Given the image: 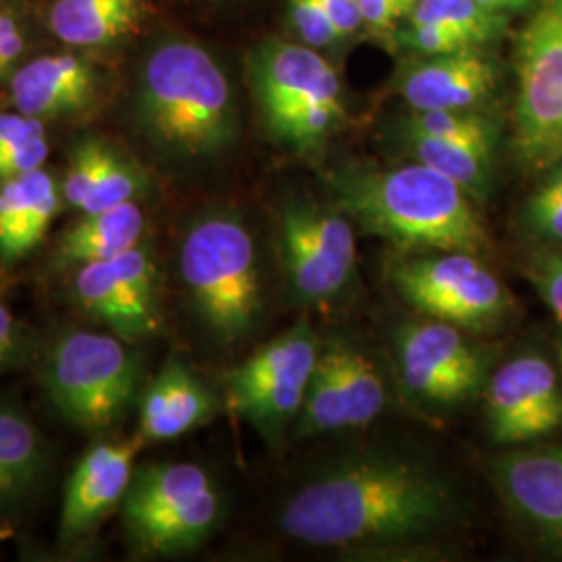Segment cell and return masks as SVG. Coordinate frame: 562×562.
Masks as SVG:
<instances>
[{
    "label": "cell",
    "instance_id": "21",
    "mask_svg": "<svg viewBox=\"0 0 562 562\" xmlns=\"http://www.w3.org/2000/svg\"><path fill=\"white\" fill-rule=\"evenodd\" d=\"M59 211L55 180L42 171H30L0 186V261L18 262L46 236Z\"/></svg>",
    "mask_w": 562,
    "mask_h": 562
},
{
    "label": "cell",
    "instance_id": "12",
    "mask_svg": "<svg viewBox=\"0 0 562 562\" xmlns=\"http://www.w3.org/2000/svg\"><path fill=\"white\" fill-rule=\"evenodd\" d=\"M387 406V392L378 367L352 341H322L294 436L359 429L375 422Z\"/></svg>",
    "mask_w": 562,
    "mask_h": 562
},
{
    "label": "cell",
    "instance_id": "16",
    "mask_svg": "<svg viewBox=\"0 0 562 562\" xmlns=\"http://www.w3.org/2000/svg\"><path fill=\"white\" fill-rule=\"evenodd\" d=\"M144 448L140 438L97 442L76 464L60 508L59 538L80 542L121 508L134 477V459Z\"/></svg>",
    "mask_w": 562,
    "mask_h": 562
},
{
    "label": "cell",
    "instance_id": "35",
    "mask_svg": "<svg viewBox=\"0 0 562 562\" xmlns=\"http://www.w3.org/2000/svg\"><path fill=\"white\" fill-rule=\"evenodd\" d=\"M30 338L11 311L0 302V371L20 364L27 352Z\"/></svg>",
    "mask_w": 562,
    "mask_h": 562
},
{
    "label": "cell",
    "instance_id": "8",
    "mask_svg": "<svg viewBox=\"0 0 562 562\" xmlns=\"http://www.w3.org/2000/svg\"><path fill=\"white\" fill-rule=\"evenodd\" d=\"M396 294L423 317L452 323L469 334L501 327L515 301L477 255L429 252L392 265Z\"/></svg>",
    "mask_w": 562,
    "mask_h": 562
},
{
    "label": "cell",
    "instance_id": "1",
    "mask_svg": "<svg viewBox=\"0 0 562 562\" xmlns=\"http://www.w3.org/2000/svg\"><path fill=\"white\" fill-rule=\"evenodd\" d=\"M459 515L457 490L429 462L367 452L302 483L278 521L288 538L306 546L375 552L422 546Z\"/></svg>",
    "mask_w": 562,
    "mask_h": 562
},
{
    "label": "cell",
    "instance_id": "34",
    "mask_svg": "<svg viewBox=\"0 0 562 562\" xmlns=\"http://www.w3.org/2000/svg\"><path fill=\"white\" fill-rule=\"evenodd\" d=\"M46 157H48L46 136H36L32 140L23 142L18 148L0 157V180H9V178L42 169Z\"/></svg>",
    "mask_w": 562,
    "mask_h": 562
},
{
    "label": "cell",
    "instance_id": "11",
    "mask_svg": "<svg viewBox=\"0 0 562 562\" xmlns=\"http://www.w3.org/2000/svg\"><path fill=\"white\" fill-rule=\"evenodd\" d=\"M278 241L294 301L323 306L340 299L357 271V234L340 209L285 202L278 220Z\"/></svg>",
    "mask_w": 562,
    "mask_h": 562
},
{
    "label": "cell",
    "instance_id": "23",
    "mask_svg": "<svg viewBox=\"0 0 562 562\" xmlns=\"http://www.w3.org/2000/svg\"><path fill=\"white\" fill-rule=\"evenodd\" d=\"M46 448L23 413L0 404V513L23 503L41 483Z\"/></svg>",
    "mask_w": 562,
    "mask_h": 562
},
{
    "label": "cell",
    "instance_id": "40",
    "mask_svg": "<svg viewBox=\"0 0 562 562\" xmlns=\"http://www.w3.org/2000/svg\"><path fill=\"white\" fill-rule=\"evenodd\" d=\"M387 2H396V4L404 7V9L408 11V18H411V13L415 11V7H417V2H419V0H387Z\"/></svg>",
    "mask_w": 562,
    "mask_h": 562
},
{
    "label": "cell",
    "instance_id": "13",
    "mask_svg": "<svg viewBox=\"0 0 562 562\" xmlns=\"http://www.w3.org/2000/svg\"><path fill=\"white\" fill-rule=\"evenodd\" d=\"M74 294L90 317L111 327L121 340H148L161 329L159 269L144 244L78 267Z\"/></svg>",
    "mask_w": 562,
    "mask_h": 562
},
{
    "label": "cell",
    "instance_id": "10",
    "mask_svg": "<svg viewBox=\"0 0 562 562\" xmlns=\"http://www.w3.org/2000/svg\"><path fill=\"white\" fill-rule=\"evenodd\" d=\"M467 334L431 317L404 323L394 331L398 375L411 398L434 408H454L482 394L496 355Z\"/></svg>",
    "mask_w": 562,
    "mask_h": 562
},
{
    "label": "cell",
    "instance_id": "17",
    "mask_svg": "<svg viewBox=\"0 0 562 562\" xmlns=\"http://www.w3.org/2000/svg\"><path fill=\"white\" fill-rule=\"evenodd\" d=\"M490 471L517 519L546 542L562 546V443L506 452Z\"/></svg>",
    "mask_w": 562,
    "mask_h": 562
},
{
    "label": "cell",
    "instance_id": "29",
    "mask_svg": "<svg viewBox=\"0 0 562 562\" xmlns=\"http://www.w3.org/2000/svg\"><path fill=\"white\" fill-rule=\"evenodd\" d=\"M396 38L401 42L402 48L417 53L422 57H440V55L461 53L467 48H480L461 32L436 25V23L408 21L406 27L398 30Z\"/></svg>",
    "mask_w": 562,
    "mask_h": 562
},
{
    "label": "cell",
    "instance_id": "36",
    "mask_svg": "<svg viewBox=\"0 0 562 562\" xmlns=\"http://www.w3.org/2000/svg\"><path fill=\"white\" fill-rule=\"evenodd\" d=\"M36 136H44V125L38 117L23 115L20 111L0 113V157Z\"/></svg>",
    "mask_w": 562,
    "mask_h": 562
},
{
    "label": "cell",
    "instance_id": "9",
    "mask_svg": "<svg viewBox=\"0 0 562 562\" xmlns=\"http://www.w3.org/2000/svg\"><path fill=\"white\" fill-rule=\"evenodd\" d=\"M319 346L322 340L304 315L225 373V401L265 442H280L285 427L299 419Z\"/></svg>",
    "mask_w": 562,
    "mask_h": 562
},
{
    "label": "cell",
    "instance_id": "18",
    "mask_svg": "<svg viewBox=\"0 0 562 562\" xmlns=\"http://www.w3.org/2000/svg\"><path fill=\"white\" fill-rule=\"evenodd\" d=\"M496 83L494 60L480 48H467L404 67L394 90L413 111H462L485 101Z\"/></svg>",
    "mask_w": 562,
    "mask_h": 562
},
{
    "label": "cell",
    "instance_id": "7",
    "mask_svg": "<svg viewBox=\"0 0 562 562\" xmlns=\"http://www.w3.org/2000/svg\"><path fill=\"white\" fill-rule=\"evenodd\" d=\"M513 150L529 169L562 161V0H540L515 46Z\"/></svg>",
    "mask_w": 562,
    "mask_h": 562
},
{
    "label": "cell",
    "instance_id": "42",
    "mask_svg": "<svg viewBox=\"0 0 562 562\" xmlns=\"http://www.w3.org/2000/svg\"><path fill=\"white\" fill-rule=\"evenodd\" d=\"M561 367H562V362H561Z\"/></svg>",
    "mask_w": 562,
    "mask_h": 562
},
{
    "label": "cell",
    "instance_id": "19",
    "mask_svg": "<svg viewBox=\"0 0 562 562\" xmlns=\"http://www.w3.org/2000/svg\"><path fill=\"white\" fill-rule=\"evenodd\" d=\"M138 438L146 443L169 442L211 422L220 401L201 378L178 359L162 364L157 378L140 394Z\"/></svg>",
    "mask_w": 562,
    "mask_h": 562
},
{
    "label": "cell",
    "instance_id": "26",
    "mask_svg": "<svg viewBox=\"0 0 562 562\" xmlns=\"http://www.w3.org/2000/svg\"><path fill=\"white\" fill-rule=\"evenodd\" d=\"M408 21L457 30L475 46L498 41L508 27L506 13L490 11L477 0H419Z\"/></svg>",
    "mask_w": 562,
    "mask_h": 562
},
{
    "label": "cell",
    "instance_id": "30",
    "mask_svg": "<svg viewBox=\"0 0 562 562\" xmlns=\"http://www.w3.org/2000/svg\"><path fill=\"white\" fill-rule=\"evenodd\" d=\"M111 146H106L101 140H86L76 146L74 157H71V167L65 180V199L67 202L81 211L83 202L88 199L97 176L101 171L104 157Z\"/></svg>",
    "mask_w": 562,
    "mask_h": 562
},
{
    "label": "cell",
    "instance_id": "37",
    "mask_svg": "<svg viewBox=\"0 0 562 562\" xmlns=\"http://www.w3.org/2000/svg\"><path fill=\"white\" fill-rule=\"evenodd\" d=\"M327 11L329 20L334 21L340 38L352 36L362 25L359 0H319Z\"/></svg>",
    "mask_w": 562,
    "mask_h": 562
},
{
    "label": "cell",
    "instance_id": "6",
    "mask_svg": "<svg viewBox=\"0 0 562 562\" xmlns=\"http://www.w3.org/2000/svg\"><path fill=\"white\" fill-rule=\"evenodd\" d=\"M42 382L65 422L101 431L140 401V359L120 336L71 331L53 346Z\"/></svg>",
    "mask_w": 562,
    "mask_h": 562
},
{
    "label": "cell",
    "instance_id": "39",
    "mask_svg": "<svg viewBox=\"0 0 562 562\" xmlns=\"http://www.w3.org/2000/svg\"><path fill=\"white\" fill-rule=\"evenodd\" d=\"M485 9L490 11H498V13H506V11H517V9H525L531 0H477Z\"/></svg>",
    "mask_w": 562,
    "mask_h": 562
},
{
    "label": "cell",
    "instance_id": "25",
    "mask_svg": "<svg viewBox=\"0 0 562 562\" xmlns=\"http://www.w3.org/2000/svg\"><path fill=\"white\" fill-rule=\"evenodd\" d=\"M408 155L454 181L475 204L487 201L494 178V146L438 140L427 136H401Z\"/></svg>",
    "mask_w": 562,
    "mask_h": 562
},
{
    "label": "cell",
    "instance_id": "27",
    "mask_svg": "<svg viewBox=\"0 0 562 562\" xmlns=\"http://www.w3.org/2000/svg\"><path fill=\"white\" fill-rule=\"evenodd\" d=\"M401 136H427L438 140L494 146L498 140L496 123L475 109L462 111H413L402 120Z\"/></svg>",
    "mask_w": 562,
    "mask_h": 562
},
{
    "label": "cell",
    "instance_id": "3",
    "mask_svg": "<svg viewBox=\"0 0 562 562\" xmlns=\"http://www.w3.org/2000/svg\"><path fill=\"white\" fill-rule=\"evenodd\" d=\"M138 121L162 153L215 157L238 136V106L220 63L194 42H165L144 63Z\"/></svg>",
    "mask_w": 562,
    "mask_h": 562
},
{
    "label": "cell",
    "instance_id": "5",
    "mask_svg": "<svg viewBox=\"0 0 562 562\" xmlns=\"http://www.w3.org/2000/svg\"><path fill=\"white\" fill-rule=\"evenodd\" d=\"M222 513L217 485L194 462L142 464L121 504L127 538L153 557L196 550L217 529Z\"/></svg>",
    "mask_w": 562,
    "mask_h": 562
},
{
    "label": "cell",
    "instance_id": "41",
    "mask_svg": "<svg viewBox=\"0 0 562 562\" xmlns=\"http://www.w3.org/2000/svg\"><path fill=\"white\" fill-rule=\"evenodd\" d=\"M559 352H561V362H562V334H561V344H559Z\"/></svg>",
    "mask_w": 562,
    "mask_h": 562
},
{
    "label": "cell",
    "instance_id": "28",
    "mask_svg": "<svg viewBox=\"0 0 562 562\" xmlns=\"http://www.w3.org/2000/svg\"><path fill=\"white\" fill-rule=\"evenodd\" d=\"M144 188L146 180L140 169L134 162L123 159L113 148H109L99 178L81 206V215L111 209L123 202L136 201L144 192Z\"/></svg>",
    "mask_w": 562,
    "mask_h": 562
},
{
    "label": "cell",
    "instance_id": "38",
    "mask_svg": "<svg viewBox=\"0 0 562 562\" xmlns=\"http://www.w3.org/2000/svg\"><path fill=\"white\" fill-rule=\"evenodd\" d=\"M21 50L23 38L18 21L0 13V76H4L11 65L20 59Z\"/></svg>",
    "mask_w": 562,
    "mask_h": 562
},
{
    "label": "cell",
    "instance_id": "24",
    "mask_svg": "<svg viewBox=\"0 0 562 562\" xmlns=\"http://www.w3.org/2000/svg\"><path fill=\"white\" fill-rule=\"evenodd\" d=\"M144 0H57L50 11L55 36L71 46H101L132 32Z\"/></svg>",
    "mask_w": 562,
    "mask_h": 562
},
{
    "label": "cell",
    "instance_id": "32",
    "mask_svg": "<svg viewBox=\"0 0 562 562\" xmlns=\"http://www.w3.org/2000/svg\"><path fill=\"white\" fill-rule=\"evenodd\" d=\"M290 15L302 41L313 48L327 46L340 38L319 0H290Z\"/></svg>",
    "mask_w": 562,
    "mask_h": 562
},
{
    "label": "cell",
    "instance_id": "20",
    "mask_svg": "<svg viewBox=\"0 0 562 562\" xmlns=\"http://www.w3.org/2000/svg\"><path fill=\"white\" fill-rule=\"evenodd\" d=\"M92 94V67L71 55L30 60L11 81V99L18 111L38 120L81 111Z\"/></svg>",
    "mask_w": 562,
    "mask_h": 562
},
{
    "label": "cell",
    "instance_id": "22",
    "mask_svg": "<svg viewBox=\"0 0 562 562\" xmlns=\"http://www.w3.org/2000/svg\"><path fill=\"white\" fill-rule=\"evenodd\" d=\"M144 213L136 201L123 202L97 213H83L80 222L60 234L55 248L59 269L106 261L138 246L144 234Z\"/></svg>",
    "mask_w": 562,
    "mask_h": 562
},
{
    "label": "cell",
    "instance_id": "4",
    "mask_svg": "<svg viewBox=\"0 0 562 562\" xmlns=\"http://www.w3.org/2000/svg\"><path fill=\"white\" fill-rule=\"evenodd\" d=\"M180 276L209 334L223 346L248 338L261 319L262 285L255 238L229 213L192 223L180 246Z\"/></svg>",
    "mask_w": 562,
    "mask_h": 562
},
{
    "label": "cell",
    "instance_id": "15",
    "mask_svg": "<svg viewBox=\"0 0 562 562\" xmlns=\"http://www.w3.org/2000/svg\"><path fill=\"white\" fill-rule=\"evenodd\" d=\"M252 81L262 117L276 140L313 104H341L336 69L313 46L265 42L252 59Z\"/></svg>",
    "mask_w": 562,
    "mask_h": 562
},
{
    "label": "cell",
    "instance_id": "2",
    "mask_svg": "<svg viewBox=\"0 0 562 562\" xmlns=\"http://www.w3.org/2000/svg\"><path fill=\"white\" fill-rule=\"evenodd\" d=\"M327 186L336 209L362 234L387 241L401 255L482 257L490 250V234L475 202L461 186L422 162H350L334 169Z\"/></svg>",
    "mask_w": 562,
    "mask_h": 562
},
{
    "label": "cell",
    "instance_id": "33",
    "mask_svg": "<svg viewBox=\"0 0 562 562\" xmlns=\"http://www.w3.org/2000/svg\"><path fill=\"white\" fill-rule=\"evenodd\" d=\"M525 223L538 238L562 244L561 194H554L540 186V190L527 201Z\"/></svg>",
    "mask_w": 562,
    "mask_h": 562
},
{
    "label": "cell",
    "instance_id": "31",
    "mask_svg": "<svg viewBox=\"0 0 562 562\" xmlns=\"http://www.w3.org/2000/svg\"><path fill=\"white\" fill-rule=\"evenodd\" d=\"M522 273L542 296L552 315L562 323V252H536L522 267Z\"/></svg>",
    "mask_w": 562,
    "mask_h": 562
},
{
    "label": "cell",
    "instance_id": "14",
    "mask_svg": "<svg viewBox=\"0 0 562 562\" xmlns=\"http://www.w3.org/2000/svg\"><path fill=\"white\" fill-rule=\"evenodd\" d=\"M483 392L490 436L496 443L531 442L562 427L561 380L542 355L504 362Z\"/></svg>",
    "mask_w": 562,
    "mask_h": 562
}]
</instances>
